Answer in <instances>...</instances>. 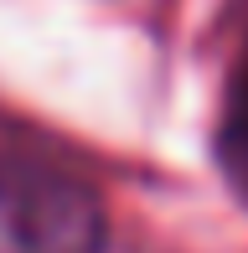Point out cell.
Listing matches in <instances>:
<instances>
[{
  "label": "cell",
  "instance_id": "cell-1",
  "mask_svg": "<svg viewBox=\"0 0 248 253\" xmlns=\"http://www.w3.org/2000/svg\"><path fill=\"white\" fill-rule=\"evenodd\" d=\"M0 253H109L104 197L41 155L0 150Z\"/></svg>",
  "mask_w": 248,
  "mask_h": 253
},
{
  "label": "cell",
  "instance_id": "cell-2",
  "mask_svg": "<svg viewBox=\"0 0 248 253\" xmlns=\"http://www.w3.org/2000/svg\"><path fill=\"white\" fill-rule=\"evenodd\" d=\"M217 160H222V176L248 197V52L238 57V67L228 78L222 124H217Z\"/></svg>",
  "mask_w": 248,
  "mask_h": 253
}]
</instances>
